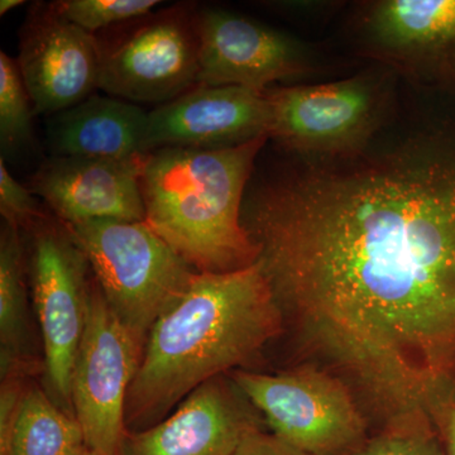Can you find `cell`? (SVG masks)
I'll use <instances>...</instances> for the list:
<instances>
[{"label":"cell","mask_w":455,"mask_h":455,"mask_svg":"<svg viewBox=\"0 0 455 455\" xmlns=\"http://www.w3.org/2000/svg\"><path fill=\"white\" fill-rule=\"evenodd\" d=\"M242 223L283 319L395 425L455 392V136L245 194Z\"/></svg>","instance_id":"obj_1"},{"label":"cell","mask_w":455,"mask_h":455,"mask_svg":"<svg viewBox=\"0 0 455 455\" xmlns=\"http://www.w3.org/2000/svg\"><path fill=\"white\" fill-rule=\"evenodd\" d=\"M283 331L259 262L227 274L199 272L147 337L128 392L127 431L160 423L204 383L247 366Z\"/></svg>","instance_id":"obj_2"},{"label":"cell","mask_w":455,"mask_h":455,"mask_svg":"<svg viewBox=\"0 0 455 455\" xmlns=\"http://www.w3.org/2000/svg\"><path fill=\"white\" fill-rule=\"evenodd\" d=\"M267 140L221 149L164 147L143 156L145 221L200 274L238 271L259 259L242 209Z\"/></svg>","instance_id":"obj_3"},{"label":"cell","mask_w":455,"mask_h":455,"mask_svg":"<svg viewBox=\"0 0 455 455\" xmlns=\"http://www.w3.org/2000/svg\"><path fill=\"white\" fill-rule=\"evenodd\" d=\"M108 307L145 348L152 326L190 289L196 271L146 221L66 224Z\"/></svg>","instance_id":"obj_4"},{"label":"cell","mask_w":455,"mask_h":455,"mask_svg":"<svg viewBox=\"0 0 455 455\" xmlns=\"http://www.w3.org/2000/svg\"><path fill=\"white\" fill-rule=\"evenodd\" d=\"M28 274L44 347V390L74 415L71 377L88 317L94 276L68 226L42 218L28 230Z\"/></svg>","instance_id":"obj_5"},{"label":"cell","mask_w":455,"mask_h":455,"mask_svg":"<svg viewBox=\"0 0 455 455\" xmlns=\"http://www.w3.org/2000/svg\"><path fill=\"white\" fill-rule=\"evenodd\" d=\"M269 433L311 455H349L367 440V423L349 386L313 367L229 374Z\"/></svg>","instance_id":"obj_6"},{"label":"cell","mask_w":455,"mask_h":455,"mask_svg":"<svg viewBox=\"0 0 455 455\" xmlns=\"http://www.w3.org/2000/svg\"><path fill=\"white\" fill-rule=\"evenodd\" d=\"M197 13L164 9L127 23L100 49V84L110 97L130 103L164 104L197 86Z\"/></svg>","instance_id":"obj_7"},{"label":"cell","mask_w":455,"mask_h":455,"mask_svg":"<svg viewBox=\"0 0 455 455\" xmlns=\"http://www.w3.org/2000/svg\"><path fill=\"white\" fill-rule=\"evenodd\" d=\"M268 140L302 156L357 158L381 124V85L370 75L267 90Z\"/></svg>","instance_id":"obj_8"},{"label":"cell","mask_w":455,"mask_h":455,"mask_svg":"<svg viewBox=\"0 0 455 455\" xmlns=\"http://www.w3.org/2000/svg\"><path fill=\"white\" fill-rule=\"evenodd\" d=\"M143 348L109 309L97 283L71 377V405L86 447L119 455L127 434L125 405Z\"/></svg>","instance_id":"obj_9"},{"label":"cell","mask_w":455,"mask_h":455,"mask_svg":"<svg viewBox=\"0 0 455 455\" xmlns=\"http://www.w3.org/2000/svg\"><path fill=\"white\" fill-rule=\"evenodd\" d=\"M362 55L409 82L455 92V0H376L355 18Z\"/></svg>","instance_id":"obj_10"},{"label":"cell","mask_w":455,"mask_h":455,"mask_svg":"<svg viewBox=\"0 0 455 455\" xmlns=\"http://www.w3.org/2000/svg\"><path fill=\"white\" fill-rule=\"evenodd\" d=\"M197 85L239 86L267 92L278 82L314 70L310 51L300 41L223 9L197 13Z\"/></svg>","instance_id":"obj_11"},{"label":"cell","mask_w":455,"mask_h":455,"mask_svg":"<svg viewBox=\"0 0 455 455\" xmlns=\"http://www.w3.org/2000/svg\"><path fill=\"white\" fill-rule=\"evenodd\" d=\"M17 64L36 116L64 112L94 94L100 84L97 36L68 22L52 3L33 7Z\"/></svg>","instance_id":"obj_12"},{"label":"cell","mask_w":455,"mask_h":455,"mask_svg":"<svg viewBox=\"0 0 455 455\" xmlns=\"http://www.w3.org/2000/svg\"><path fill=\"white\" fill-rule=\"evenodd\" d=\"M269 123L267 92L197 85L148 112L145 148H229L268 139Z\"/></svg>","instance_id":"obj_13"},{"label":"cell","mask_w":455,"mask_h":455,"mask_svg":"<svg viewBox=\"0 0 455 455\" xmlns=\"http://www.w3.org/2000/svg\"><path fill=\"white\" fill-rule=\"evenodd\" d=\"M260 420L227 374L191 392L160 423L127 431L119 455H233L250 431L259 429Z\"/></svg>","instance_id":"obj_14"},{"label":"cell","mask_w":455,"mask_h":455,"mask_svg":"<svg viewBox=\"0 0 455 455\" xmlns=\"http://www.w3.org/2000/svg\"><path fill=\"white\" fill-rule=\"evenodd\" d=\"M142 157L116 161L52 156L36 171L29 190L68 226L92 220L145 221Z\"/></svg>","instance_id":"obj_15"},{"label":"cell","mask_w":455,"mask_h":455,"mask_svg":"<svg viewBox=\"0 0 455 455\" xmlns=\"http://www.w3.org/2000/svg\"><path fill=\"white\" fill-rule=\"evenodd\" d=\"M148 112L122 99L92 94L47 118L53 157L136 160L146 155Z\"/></svg>","instance_id":"obj_16"},{"label":"cell","mask_w":455,"mask_h":455,"mask_svg":"<svg viewBox=\"0 0 455 455\" xmlns=\"http://www.w3.org/2000/svg\"><path fill=\"white\" fill-rule=\"evenodd\" d=\"M82 427L46 390L23 377L2 379L0 455H86Z\"/></svg>","instance_id":"obj_17"},{"label":"cell","mask_w":455,"mask_h":455,"mask_svg":"<svg viewBox=\"0 0 455 455\" xmlns=\"http://www.w3.org/2000/svg\"><path fill=\"white\" fill-rule=\"evenodd\" d=\"M27 259L20 229L4 223L0 235V371L2 379L26 377L32 361Z\"/></svg>","instance_id":"obj_18"},{"label":"cell","mask_w":455,"mask_h":455,"mask_svg":"<svg viewBox=\"0 0 455 455\" xmlns=\"http://www.w3.org/2000/svg\"><path fill=\"white\" fill-rule=\"evenodd\" d=\"M36 116L31 97L17 60L0 52V146L2 158L16 156L28 148L33 140V116Z\"/></svg>","instance_id":"obj_19"},{"label":"cell","mask_w":455,"mask_h":455,"mask_svg":"<svg viewBox=\"0 0 455 455\" xmlns=\"http://www.w3.org/2000/svg\"><path fill=\"white\" fill-rule=\"evenodd\" d=\"M68 22L97 35L110 27L124 25L151 13L158 0H60L52 3Z\"/></svg>","instance_id":"obj_20"},{"label":"cell","mask_w":455,"mask_h":455,"mask_svg":"<svg viewBox=\"0 0 455 455\" xmlns=\"http://www.w3.org/2000/svg\"><path fill=\"white\" fill-rule=\"evenodd\" d=\"M349 455H444L433 424L388 427Z\"/></svg>","instance_id":"obj_21"},{"label":"cell","mask_w":455,"mask_h":455,"mask_svg":"<svg viewBox=\"0 0 455 455\" xmlns=\"http://www.w3.org/2000/svg\"><path fill=\"white\" fill-rule=\"evenodd\" d=\"M0 212L4 223L26 232L47 215L29 188L9 172L4 158H0Z\"/></svg>","instance_id":"obj_22"},{"label":"cell","mask_w":455,"mask_h":455,"mask_svg":"<svg viewBox=\"0 0 455 455\" xmlns=\"http://www.w3.org/2000/svg\"><path fill=\"white\" fill-rule=\"evenodd\" d=\"M233 455H311L293 447L269 431L254 429L242 439Z\"/></svg>","instance_id":"obj_23"},{"label":"cell","mask_w":455,"mask_h":455,"mask_svg":"<svg viewBox=\"0 0 455 455\" xmlns=\"http://www.w3.org/2000/svg\"><path fill=\"white\" fill-rule=\"evenodd\" d=\"M443 454L455 455V392L436 409L433 415Z\"/></svg>","instance_id":"obj_24"},{"label":"cell","mask_w":455,"mask_h":455,"mask_svg":"<svg viewBox=\"0 0 455 455\" xmlns=\"http://www.w3.org/2000/svg\"><path fill=\"white\" fill-rule=\"evenodd\" d=\"M22 4H25L23 0H2V2H0V16H5L9 12L13 11V9Z\"/></svg>","instance_id":"obj_25"},{"label":"cell","mask_w":455,"mask_h":455,"mask_svg":"<svg viewBox=\"0 0 455 455\" xmlns=\"http://www.w3.org/2000/svg\"><path fill=\"white\" fill-rule=\"evenodd\" d=\"M86 455H95V454H92V451H89V453Z\"/></svg>","instance_id":"obj_26"}]
</instances>
